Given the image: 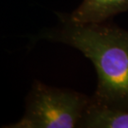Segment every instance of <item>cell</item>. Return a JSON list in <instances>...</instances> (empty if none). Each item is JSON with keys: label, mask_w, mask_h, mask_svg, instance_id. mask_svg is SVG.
<instances>
[{"label": "cell", "mask_w": 128, "mask_h": 128, "mask_svg": "<svg viewBox=\"0 0 128 128\" xmlns=\"http://www.w3.org/2000/svg\"><path fill=\"white\" fill-rule=\"evenodd\" d=\"M58 27L41 32L38 39L62 42L92 61L98 82L94 103L128 110V31L101 24H75L58 14Z\"/></svg>", "instance_id": "cell-1"}, {"label": "cell", "mask_w": 128, "mask_h": 128, "mask_svg": "<svg viewBox=\"0 0 128 128\" xmlns=\"http://www.w3.org/2000/svg\"><path fill=\"white\" fill-rule=\"evenodd\" d=\"M79 127L128 128V110L114 109L92 101Z\"/></svg>", "instance_id": "cell-4"}, {"label": "cell", "mask_w": 128, "mask_h": 128, "mask_svg": "<svg viewBox=\"0 0 128 128\" xmlns=\"http://www.w3.org/2000/svg\"><path fill=\"white\" fill-rule=\"evenodd\" d=\"M90 102L91 98L78 92L35 81L27 97L24 115L18 122L2 127H79Z\"/></svg>", "instance_id": "cell-2"}, {"label": "cell", "mask_w": 128, "mask_h": 128, "mask_svg": "<svg viewBox=\"0 0 128 128\" xmlns=\"http://www.w3.org/2000/svg\"><path fill=\"white\" fill-rule=\"evenodd\" d=\"M126 11L128 0H83L71 14L65 16L75 24H101Z\"/></svg>", "instance_id": "cell-3"}]
</instances>
